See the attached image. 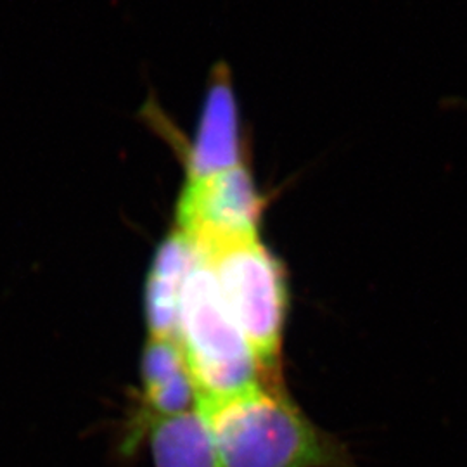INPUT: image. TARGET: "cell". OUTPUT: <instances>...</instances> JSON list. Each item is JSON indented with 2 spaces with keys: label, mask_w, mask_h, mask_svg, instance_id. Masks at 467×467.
<instances>
[{
  "label": "cell",
  "mask_w": 467,
  "mask_h": 467,
  "mask_svg": "<svg viewBox=\"0 0 467 467\" xmlns=\"http://www.w3.org/2000/svg\"><path fill=\"white\" fill-rule=\"evenodd\" d=\"M217 467H357L345 445L322 431L277 384L198 401Z\"/></svg>",
  "instance_id": "1"
},
{
  "label": "cell",
  "mask_w": 467,
  "mask_h": 467,
  "mask_svg": "<svg viewBox=\"0 0 467 467\" xmlns=\"http://www.w3.org/2000/svg\"><path fill=\"white\" fill-rule=\"evenodd\" d=\"M177 339L198 401L227 399L260 384L264 370L200 256L185 277Z\"/></svg>",
  "instance_id": "2"
},
{
  "label": "cell",
  "mask_w": 467,
  "mask_h": 467,
  "mask_svg": "<svg viewBox=\"0 0 467 467\" xmlns=\"http://www.w3.org/2000/svg\"><path fill=\"white\" fill-rule=\"evenodd\" d=\"M196 253L213 272L220 295L260 368L274 379L281 362L289 306L283 267L258 235L225 241Z\"/></svg>",
  "instance_id": "3"
},
{
  "label": "cell",
  "mask_w": 467,
  "mask_h": 467,
  "mask_svg": "<svg viewBox=\"0 0 467 467\" xmlns=\"http://www.w3.org/2000/svg\"><path fill=\"white\" fill-rule=\"evenodd\" d=\"M262 198L248 170L239 167L212 175L189 177L179 201V233L196 250L258 235Z\"/></svg>",
  "instance_id": "4"
},
{
  "label": "cell",
  "mask_w": 467,
  "mask_h": 467,
  "mask_svg": "<svg viewBox=\"0 0 467 467\" xmlns=\"http://www.w3.org/2000/svg\"><path fill=\"white\" fill-rule=\"evenodd\" d=\"M198 254L184 234L175 231L156 251L146 284V322L150 337L177 339L179 305L185 277Z\"/></svg>",
  "instance_id": "5"
},
{
  "label": "cell",
  "mask_w": 467,
  "mask_h": 467,
  "mask_svg": "<svg viewBox=\"0 0 467 467\" xmlns=\"http://www.w3.org/2000/svg\"><path fill=\"white\" fill-rule=\"evenodd\" d=\"M239 165L235 100L227 73H222L206 99L200 134L191 154V177L212 175Z\"/></svg>",
  "instance_id": "6"
},
{
  "label": "cell",
  "mask_w": 467,
  "mask_h": 467,
  "mask_svg": "<svg viewBox=\"0 0 467 467\" xmlns=\"http://www.w3.org/2000/svg\"><path fill=\"white\" fill-rule=\"evenodd\" d=\"M150 449L156 467H217L212 436L196 410L152 419Z\"/></svg>",
  "instance_id": "7"
},
{
  "label": "cell",
  "mask_w": 467,
  "mask_h": 467,
  "mask_svg": "<svg viewBox=\"0 0 467 467\" xmlns=\"http://www.w3.org/2000/svg\"><path fill=\"white\" fill-rule=\"evenodd\" d=\"M187 368L184 351L175 339H154L144 348L140 376L144 389L167 383L173 376Z\"/></svg>",
  "instance_id": "8"
}]
</instances>
